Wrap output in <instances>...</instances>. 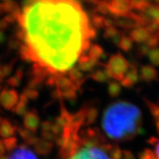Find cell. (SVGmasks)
I'll return each mask as SVG.
<instances>
[{"label": "cell", "instance_id": "1", "mask_svg": "<svg viewBox=\"0 0 159 159\" xmlns=\"http://www.w3.org/2000/svg\"><path fill=\"white\" fill-rule=\"evenodd\" d=\"M16 20L20 54L49 75L66 74L88 51L95 29L75 0H34Z\"/></svg>", "mask_w": 159, "mask_h": 159}, {"label": "cell", "instance_id": "2", "mask_svg": "<svg viewBox=\"0 0 159 159\" xmlns=\"http://www.w3.org/2000/svg\"><path fill=\"white\" fill-rule=\"evenodd\" d=\"M103 131L117 142L128 141L138 136L142 130V114L136 105L119 101L105 110L102 121Z\"/></svg>", "mask_w": 159, "mask_h": 159}, {"label": "cell", "instance_id": "3", "mask_svg": "<svg viewBox=\"0 0 159 159\" xmlns=\"http://www.w3.org/2000/svg\"><path fill=\"white\" fill-rule=\"evenodd\" d=\"M104 66L108 71L110 77L115 79V81L120 82L128 71L130 63L124 55L117 53L111 55L107 64H104Z\"/></svg>", "mask_w": 159, "mask_h": 159}, {"label": "cell", "instance_id": "4", "mask_svg": "<svg viewBox=\"0 0 159 159\" xmlns=\"http://www.w3.org/2000/svg\"><path fill=\"white\" fill-rule=\"evenodd\" d=\"M65 159H111L107 152L95 144L81 143L73 153Z\"/></svg>", "mask_w": 159, "mask_h": 159}, {"label": "cell", "instance_id": "5", "mask_svg": "<svg viewBox=\"0 0 159 159\" xmlns=\"http://www.w3.org/2000/svg\"><path fill=\"white\" fill-rule=\"evenodd\" d=\"M19 97L17 91L14 89H5L0 92V106L7 111L12 110L19 100Z\"/></svg>", "mask_w": 159, "mask_h": 159}, {"label": "cell", "instance_id": "6", "mask_svg": "<svg viewBox=\"0 0 159 159\" xmlns=\"http://www.w3.org/2000/svg\"><path fill=\"white\" fill-rule=\"evenodd\" d=\"M109 3V12L115 16L120 17L128 15L132 8L129 0H111Z\"/></svg>", "mask_w": 159, "mask_h": 159}, {"label": "cell", "instance_id": "7", "mask_svg": "<svg viewBox=\"0 0 159 159\" xmlns=\"http://www.w3.org/2000/svg\"><path fill=\"white\" fill-rule=\"evenodd\" d=\"M40 125V118L35 111H28L24 115V128L29 130L32 133L38 132Z\"/></svg>", "mask_w": 159, "mask_h": 159}, {"label": "cell", "instance_id": "8", "mask_svg": "<svg viewBox=\"0 0 159 159\" xmlns=\"http://www.w3.org/2000/svg\"><path fill=\"white\" fill-rule=\"evenodd\" d=\"M139 80V71L136 65L130 64L128 71L126 72L124 77L123 78L120 84L125 88H132L137 83Z\"/></svg>", "mask_w": 159, "mask_h": 159}, {"label": "cell", "instance_id": "9", "mask_svg": "<svg viewBox=\"0 0 159 159\" xmlns=\"http://www.w3.org/2000/svg\"><path fill=\"white\" fill-rule=\"evenodd\" d=\"M6 159H38L32 150L26 145H20L13 150L11 154L7 156Z\"/></svg>", "mask_w": 159, "mask_h": 159}, {"label": "cell", "instance_id": "10", "mask_svg": "<svg viewBox=\"0 0 159 159\" xmlns=\"http://www.w3.org/2000/svg\"><path fill=\"white\" fill-rule=\"evenodd\" d=\"M33 146L37 154L40 156H47L52 152L54 149L53 142H50L42 138H38Z\"/></svg>", "mask_w": 159, "mask_h": 159}, {"label": "cell", "instance_id": "11", "mask_svg": "<svg viewBox=\"0 0 159 159\" xmlns=\"http://www.w3.org/2000/svg\"><path fill=\"white\" fill-rule=\"evenodd\" d=\"M139 78L145 82H153L157 80L158 73L154 67L151 65H145L140 68L139 71Z\"/></svg>", "mask_w": 159, "mask_h": 159}, {"label": "cell", "instance_id": "12", "mask_svg": "<svg viewBox=\"0 0 159 159\" xmlns=\"http://www.w3.org/2000/svg\"><path fill=\"white\" fill-rule=\"evenodd\" d=\"M66 74H67V77L69 78L71 80V82L75 84L78 91L80 90L82 84H84V82L85 81V77H84V73L78 67H73L67 71Z\"/></svg>", "mask_w": 159, "mask_h": 159}, {"label": "cell", "instance_id": "13", "mask_svg": "<svg viewBox=\"0 0 159 159\" xmlns=\"http://www.w3.org/2000/svg\"><path fill=\"white\" fill-rule=\"evenodd\" d=\"M71 123V114L67 111L64 105L61 104L60 115L56 118L55 124L63 130L68 128Z\"/></svg>", "mask_w": 159, "mask_h": 159}, {"label": "cell", "instance_id": "14", "mask_svg": "<svg viewBox=\"0 0 159 159\" xmlns=\"http://www.w3.org/2000/svg\"><path fill=\"white\" fill-rule=\"evenodd\" d=\"M16 132V126L13 125L9 120L0 117V136L3 139L14 136Z\"/></svg>", "mask_w": 159, "mask_h": 159}, {"label": "cell", "instance_id": "15", "mask_svg": "<svg viewBox=\"0 0 159 159\" xmlns=\"http://www.w3.org/2000/svg\"><path fill=\"white\" fill-rule=\"evenodd\" d=\"M78 68H79L82 72L84 71H93L97 65L98 64V62L90 59L87 55V54H84L80 57L78 59Z\"/></svg>", "mask_w": 159, "mask_h": 159}, {"label": "cell", "instance_id": "16", "mask_svg": "<svg viewBox=\"0 0 159 159\" xmlns=\"http://www.w3.org/2000/svg\"><path fill=\"white\" fill-rule=\"evenodd\" d=\"M129 37L132 38L133 42L140 44V43H144L146 42L150 37V34L145 30L144 27H139L132 30V32L130 33Z\"/></svg>", "mask_w": 159, "mask_h": 159}, {"label": "cell", "instance_id": "17", "mask_svg": "<svg viewBox=\"0 0 159 159\" xmlns=\"http://www.w3.org/2000/svg\"><path fill=\"white\" fill-rule=\"evenodd\" d=\"M16 132L21 138L25 140V144H28V145L33 146L38 138V136L34 135V133H32L31 132H30L29 130L23 128V127L16 126Z\"/></svg>", "mask_w": 159, "mask_h": 159}, {"label": "cell", "instance_id": "18", "mask_svg": "<svg viewBox=\"0 0 159 159\" xmlns=\"http://www.w3.org/2000/svg\"><path fill=\"white\" fill-rule=\"evenodd\" d=\"M29 102V99L23 94L21 93L19 97V100L17 102L14 108L11 111L18 115L19 116H24L25 114L27 113V105Z\"/></svg>", "mask_w": 159, "mask_h": 159}, {"label": "cell", "instance_id": "19", "mask_svg": "<svg viewBox=\"0 0 159 159\" xmlns=\"http://www.w3.org/2000/svg\"><path fill=\"white\" fill-rule=\"evenodd\" d=\"M122 36H123V34L115 26L106 28V30H105L104 38L107 40H111L114 44L117 45V46L120 39H121Z\"/></svg>", "mask_w": 159, "mask_h": 159}, {"label": "cell", "instance_id": "20", "mask_svg": "<svg viewBox=\"0 0 159 159\" xmlns=\"http://www.w3.org/2000/svg\"><path fill=\"white\" fill-rule=\"evenodd\" d=\"M98 116V111L93 107H84V126H89L95 123Z\"/></svg>", "mask_w": 159, "mask_h": 159}, {"label": "cell", "instance_id": "21", "mask_svg": "<svg viewBox=\"0 0 159 159\" xmlns=\"http://www.w3.org/2000/svg\"><path fill=\"white\" fill-rule=\"evenodd\" d=\"M102 65L104 68L97 70L94 69L90 75V77L96 82H98V83H105V82H107L111 79L109 74H108V71L106 69L104 64Z\"/></svg>", "mask_w": 159, "mask_h": 159}, {"label": "cell", "instance_id": "22", "mask_svg": "<svg viewBox=\"0 0 159 159\" xmlns=\"http://www.w3.org/2000/svg\"><path fill=\"white\" fill-rule=\"evenodd\" d=\"M87 55L89 57L90 59L98 62L99 59H101L104 55V50L102 47L98 44H92L90 45L89 48L87 51Z\"/></svg>", "mask_w": 159, "mask_h": 159}, {"label": "cell", "instance_id": "23", "mask_svg": "<svg viewBox=\"0 0 159 159\" xmlns=\"http://www.w3.org/2000/svg\"><path fill=\"white\" fill-rule=\"evenodd\" d=\"M0 11L8 13V14H13L16 11H19V8H18L16 2L12 0H9V1L0 3Z\"/></svg>", "mask_w": 159, "mask_h": 159}, {"label": "cell", "instance_id": "24", "mask_svg": "<svg viewBox=\"0 0 159 159\" xmlns=\"http://www.w3.org/2000/svg\"><path fill=\"white\" fill-rule=\"evenodd\" d=\"M122 92V85L118 81L109 82L107 86V93L111 98H117Z\"/></svg>", "mask_w": 159, "mask_h": 159}, {"label": "cell", "instance_id": "25", "mask_svg": "<svg viewBox=\"0 0 159 159\" xmlns=\"http://www.w3.org/2000/svg\"><path fill=\"white\" fill-rule=\"evenodd\" d=\"M23 76V71H22L21 68H19V69L16 71L14 75L9 76L8 79L6 80L7 84H8V85H11V87H18L20 84L21 80H22Z\"/></svg>", "mask_w": 159, "mask_h": 159}, {"label": "cell", "instance_id": "26", "mask_svg": "<svg viewBox=\"0 0 159 159\" xmlns=\"http://www.w3.org/2000/svg\"><path fill=\"white\" fill-rule=\"evenodd\" d=\"M133 41L132 40V38H130L129 36H122L121 39L119 41L118 46L119 47V49L123 51H125V52H128L130 50H132V47H133Z\"/></svg>", "mask_w": 159, "mask_h": 159}, {"label": "cell", "instance_id": "27", "mask_svg": "<svg viewBox=\"0 0 159 159\" xmlns=\"http://www.w3.org/2000/svg\"><path fill=\"white\" fill-rule=\"evenodd\" d=\"M6 151L12 152L17 148V138L16 136H11L2 140Z\"/></svg>", "mask_w": 159, "mask_h": 159}, {"label": "cell", "instance_id": "28", "mask_svg": "<svg viewBox=\"0 0 159 159\" xmlns=\"http://www.w3.org/2000/svg\"><path fill=\"white\" fill-rule=\"evenodd\" d=\"M149 61L153 66H159V48L150 49L147 54Z\"/></svg>", "mask_w": 159, "mask_h": 159}, {"label": "cell", "instance_id": "29", "mask_svg": "<svg viewBox=\"0 0 159 159\" xmlns=\"http://www.w3.org/2000/svg\"><path fill=\"white\" fill-rule=\"evenodd\" d=\"M107 153H109L111 159H122L123 157V150L117 145H112L111 149Z\"/></svg>", "mask_w": 159, "mask_h": 159}, {"label": "cell", "instance_id": "30", "mask_svg": "<svg viewBox=\"0 0 159 159\" xmlns=\"http://www.w3.org/2000/svg\"><path fill=\"white\" fill-rule=\"evenodd\" d=\"M146 104L155 120L159 119V104L152 102H149L148 100L146 101Z\"/></svg>", "mask_w": 159, "mask_h": 159}, {"label": "cell", "instance_id": "31", "mask_svg": "<svg viewBox=\"0 0 159 159\" xmlns=\"http://www.w3.org/2000/svg\"><path fill=\"white\" fill-rule=\"evenodd\" d=\"M22 93L29 99V101L36 100V99L39 97V92H38V90L33 89L30 88H25Z\"/></svg>", "mask_w": 159, "mask_h": 159}, {"label": "cell", "instance_id": "32", "mask_svg": "<svg viewBox=\"0 0 159 159\" xmlns=\"http://www.w3.org/2000/svg\"><path fill=\"white\" fill-rule=\"evenodd\" d=\"M105 18L100 16H94L92 20V26L94 29H102L104 27Z\"/></svg>", "mask_w": 159, "mask_h": 159}, {"label": "cell", "instance_id": "33", "mask_svg": "<svg viewBox=\"0 0 159 159\" xmlns=\"http://www.w3.org/2000/svg\"><path fill=\"white\" fill-rule=\"evenodd\" d=\"M13 66H14L13 63H7V64L2 65L1 69H2V73L4 79L6 77H9V76H10L11 72H12Z\"/></svg>", "mask_w": 159, "mask_h": 159}, {"label": "cell", "instance_id": "34", "mask_svg": "<svg viewBox=\"0 0 159 159\" xmlns=\"http://www.w3.org/2000/svg\"><path fill=\"white\" fill-rule=\"evenodd\" d=\"M139 159H156L154 152L149 149H144L139 155Z\"/></svg>", "mask_w": 159, "mask_h": 159}, {"label": "cell", "instance_id": "35", "mask_svg": "<svg viewBox=\"0 0 159 159\" xmlns=\"http://www.w3.org/2000/svg\"><path fill=\"white\" fill-rule=\"evenodd\" d=\"M98 10L102 14H107L109 12V3L107 1H101L98 2Z\"/></svg>", "mask_w": 159, "mask_h": 159}, {"label": "cell", "instance_id": "36", "mask_svg": "<svg viewBox=\"0 0 159 159\" xmlns=\"http://www.w3.org/2000/svg\"><path fill=\"white\" fill-rule=\"evenodd\" d=\"M21 42H20L19 40L17 39L16 38H11V39L9 41V48L11 50H16L17 48H20V46Z\"/></svg>", "mask_w": 159, "mask_h": 159}, {"label": "cell", "instance_id": "37", "mask_svg": "<svg viewBox=\"0 0 159 159\" xmlns=\"http://www.w3.org/2000/svg\"><path fill=\"white\" fill-rule=\"evenodd\" d=\"M53 123L46 120V121L42 122L41 124V128H42V132H51L52 129Z\"/></svg>", "mask_w": 159, "mask_h": 159}, {"label": "cell", "instance_id": "38", "mask_svg": "<svg viewBox=\"0 0 159 159\" xmlns=\"http://www.w3.org/2000/svg\"><path fill=\"white\" fill-rule=\"evenodd\" d=\"M122 159H136L134 155L129 150H123V157Z\"/></svg>", "mask_w": 159, "mask_h": 159}, {"label": "cell", "instance_id": "39", "mask_svg": "<svg viewBox=\"0 0 159 159\" xmlns=\"http://www.w3.org/2000/svg\"><path fill=\"white\" fill-rule=\"evenodd\" d=\"M155 145V152H154V155H155V158L156 159H159V140H156L154 143Z\"/></svg>", "mask_w": 159, "mask_h": 159}, {"label": "cell", "instance_id": "40", "mask_svg": "<svg viewBox=\"0 0 159 159\" xmlns=\"http://www.w3.org/2000/svg\"><path fill=\"white\" fill-rule=\"evenodd\" d=\"M8 25L9 24L7 22H6L3 19L0 20V31H3L6 29H7Z\"/></svg>", "mask_w": 159, "mask_h": 159}, {"label": "cell", "instance_id": "41", "mask_svg": "<svg viewBox=\"0 0 159 159\" xmlns=\"http://www.w3.org/2000/svg\"><path fill=\"white\" fill-rule=\"evenodd\" d=\"M5 153H6V149H5L4 144H3L2 140H0V157L4 156Z\"/></svg>", "mask_w": 159, "mask_h": 159}, {"label": "cell", "instance_id": "42", "mask_svg": "<svg viewBox=\"0 0 159 159\" xmlns=\"http://www.w3.org/2000/svg\"><path fill=\"white\" fill-rule=\"evenodd\" d=\"M5 41V35L4 33L2 31H0V44L3 43Z\"/></svg>", "mask_w": 159, "mask_h": 159}, {"label": "cell", "instance_id": "43", "mask_svg": "<svg viewBox=\"0 0 159 159\" xmlns=\"http://www.w3.org/2000/svg\"><path fill=\"white\" fill-rule=\"evenodd\" d=\"M156 127H157V132H158V133H159V119L156 120Z\"/></svg>", "mask_w": 159, "mask_h": 159}, {"label": "cell", "instance_id": "44", "mask_svg": "<svg viewBox=\"0 0 159 159\" xmlns=\"http://www.w3.org/2000/svg\"><path fill=\"white\" fill-rule=\"evenodd\" d=\"M90 2H101V0H89Z\"/></svg>", "mask_w": 159, "mask_h": 159}, {"label": "cell", "instance_id": "45", "mask_svg": "<svg viewBox=\"0 0 159 159\" xmlns=\"http://www.w3.org/2000/svg\"><path fill=\"white\" fill-rule=\"evenodd\" d=\"M6 155H4V156H2V157H0V159H6Z\"/></svg>", "mask_w": 159, "mask_h": 159}, {"label": "cell", "instance_id": "46", "mask_svg": "<svg viewBox=\"0 0 159 159\" xmlns=\"http://www.w3.org/2000/svg\"><path fill=\"white\" fill-rule=\"evenodd\" d=\"M1 1H3V2H7V1H9V0H1Z\"/></svg>", "mask_w": 159, "mask_h": 159}]
</instances>
